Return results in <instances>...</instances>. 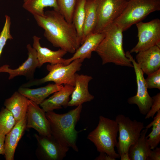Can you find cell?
I'll list each match as a JSON object with an SVG mask.
<instances>
[{"label":"cell","instance_id":"obj_1","mask_svg":"<svg viewBox=\"0 0 160 160\" xmlns=\"http://www.w3.org/2000/svg\"><path fill=\"white\" fill-rule=\"evenodd\" d=\"M33 17L44 30V36L54 47L73 54L80 46L81 41L73 24L68 22L59 11L48 10L42 16Z\"/></svg>","mask_w":160,"mask_h":160},{"label":"cell","instance_id":"obj_2","mask_svg":"<svg viewBox=\"0 0 160 160\" xmlns=\"http://www.w3.org/2000/svg\"><path fill=\"white\" fill-rule=\"evenodd\" d=\"M82 108V105H81L62 114L56 113L53 111L46 112L52 135L63 145L71 147L77 152L79 149L76 140L80 131H76L75 127L80 119Z\"/></svg>","mask_w":160,"mask_h":160},{"label":"cell","instance_id":"obj_3","mask_svg":"<svg viewBox=\"0 0 160 160\" xmlns=\"http://www.w3.org/2000/svg\"><path fill=\"white\" fill-rule=\"evenodd\" d=\"M123 31L114 23L103 31L105 36L95 51L101 58L103 65L112 63L118 65L133 67L123 48Z\"/></svg>","mask_w":160,"mask_h":160},{"label":"cell","instance_id":"obj_4","mask_svg":"<svg viewBox=\"0 0 160 160\" xmlns=\"http://www.w3.org/2000/svg\"><path fill=\"white\" fill-rule=\"evenodd\" d=\"M119 127L115 120L102 116L99 117L98 124L88 135L87 138L92 142L97 151L104 152L115 159L120 158L115 150L118 141Z\"/></svg>","mask_w":160,"mask_h":160},{"label":"cell","instance_id":"obj_5","mask_svg":"<svg viewBox=\"0 0 160 160\" xmlns=\"http://www.w3.org/2000/svg\"><path fill=\"white\" fill-rule=\"evenodd\" d=\"M83 62L80 59H77L66 65L63 63L48 64L46 69L49 72L46 76L41 79L30 80L21 86L29 87L49 81H53L58 85L69 84L74 86L75 74L81 70Z\"/></svg>","mask_w":160,"mask_h":160},{"label":"cell","instance_id":"obj_6","mask_svg":"<svg viewBox=\"0 0 160 160\" xmlns=\"http://www.w3.org/2000/svg\"><path fill=\"white\" fill-rule=\"evenodd\" d=\"M160 10V0H129L114 23L124 31L141 21L148 15Z\"/></svg>","mask_w":160,"mask_h":160},{"label":"cell","instance_id":"obj_7","mask_svg":"<svg viewBox=\"0 0 160 160\" xmlns=\"http://www.w3.org/2000/svg\"><path fill=\"white\" fill-rule=\"evenodd\" d=\"M115 120L118 124L119 132L116 147L120 156L128 154L130 147L136 143L144 127L143 122L135 119L132 120L122 114L117 115Z\"/></svg>","mask_w":160,"mask_h":160},{"label":"cell","instance_id":"obj_8","mask_svg":"<svg viewBox=\"0 0 160 160\" xmlns=\"http://www.w3.org/2000/svg\"><path fill=\"white\" fill-rule=\"evenodd\" d=\"M97 21L93 33L103 32L113 23L125 8L127 0H96Z\"/></svg>","mask_w":160,"mask_h":160},{"label":"cell","instance_id":"obj_9","mask_svg":"<svg viewBox=\"0 0 160 160\" xmlns=\"http://www.w3.org/2000/svg\"><path fill=\"white\" fill-rule=\"evenodd\" d=\"M138 41L130 52H138L155 46L160 47V20L156 18L149 22L140 21L136 24Z\"/></svg>","mask_w":160,"mask_h":160},{"label":"cell","instance_id":"obj_10","mask_svg":"<svg viewBox=\"0 0 160 160\" xmlns=\"http://www.w3.org/2000/svg\"><path fill=\"white\" fill-rule=\"evenodd\" d=\"M125 55L133 65L136 74L137 86L136 95L129 98L127 102L130 104H136L138 107L140 113L146 115L152 105L153 99L148 93V88L144 77V73L129 51H127Z\"/></svg>","mask_w":160,"mask_h":160},{"label":"cell","instance_id":"obj_11","mask_svg":"<svg viewBox=\"0 0 160 160\" xmlns=\"http://www.w3.org/2000/svg\"><path fill=\"white\" fill-rule=\"evenodd\" d=\"M37 141L36 154L41 160H62L69 150L62 145L52 135L50 136L35 134Z\"/></svg>","mask_w":160,"mask_h":160},{"label":"cell","instance_id":"obj_12","mask_svg":"<svg viewBox=\"0 0 160 160\" xmlns=\"http://www.w3.org/2000/svg\"><path fill=\"white\" fill-rule=\"evenodd\" d=\"M39 105L28 100V106L26 114V128H32L39 135L50 136L51 135L50 124L46 112Z\"/></svg>","mask_w":160,"mask_h":160},{"label":"cell","instance_id":"obj_13","mask_svg":"<svg viewBox=\"0 0 160 160\" xmlns=\"http://www.w3.org/2000/svg\"><path fill=\"white\" fill-rule=\"evenodd\" d=\"M28 51V57L24 62L18 68L12 69L8 65H4L0 67V73H5L9 74V80H11L19 76H24L28 79H33L34 74L37 68H39V62L37 59L36 49L30 44L27 45Z\"/></svg>","mask_w":160,"mask_h":160},{"label":"cell","instance_id":"obj_14","mask_svg":"<svg viewBox=\"0 0 160 160\" xmlns=\"http://www.w3.org/2000/svg\"><path fill=\"white\" fill-rule=\"evenodd\" d=\"M92 79L91 76L76 73L75 85L68 106H77L94 99V96L88 90L89 83Z\"/></svg>","mask_w":160,"mask_h":160},{"label":"cell","instance_id":"obj_15","mask_svg":"<svg viewBox=\"0 0 160 160\" xmlns=\"http://www.w3.org/2000/svg\"><path fill=\"white\" fill-rule=\"evenodd\" d=\"M105 36L104 32L92 33L90 34L86 38L81 46L76 50L72 57L65 59L63 64L67 65L77 59H80L83 62L86 59H90L92 52L95 51Z\"/></svg>","mask_w":160,"mask_h":160},{"label":"cell","instance_id":"obj_16","mask_svg":"<svg viewBox=\"0 0 160 160\" xmlns=\"http://www.w3.org/2000/svg\"><path fill=\"white\" fill-rule=\"evenodd\" d=\"M33 39L32 47L36 52L39 68L46 63H49L51 65L58 63L63 64L65 59L63 57L67 53L66 51L61 49L56 51H52L41 46L40 37L34 35Z\"/></svg>","mask_w":160,"mask_h":160},{"label":"cell","instance_id":"obj_17","mask_svg":"<svg viewBox=\"0 0 160 160\" xmlns=\"http://www.w3.org/2000/svg\"><path fill=\"white\" fill-rule=\"evenodd\" d=\"M137 53L136 61L144 73L148 75L160 68V47L155 46Z\"/></svg>","mask_w":160,"mask_h":160},{"label":"cell","instance_id":"obj_18","mask_svg":"<svg viewBox=\"0 0 160 160\" xmlns=\"http://www.w3.org/2000/svg\"><path fill=\"white\" fill-rule=\"evenodd\" d=\"M74 86L69 84L64 85L63 88L54 93L50 97L45 99L39 105L45 112L66 108L70 100Z\"/></svg>","mask_w":160,"mask_h":160},{"label":"cell","instance_id":"obj_19","mask_svg":"<svg viewBox=\"0 0 160 160\" xmlns=\"http://www.w3.org/2000/svg\"><path fill=\"white\" fill-rule=\"evenodd\" d=\"M26 117L17 122L6 135L4 141L5 158L6 160H14L15 150L26 128Z\"/></svg>","mask_w":160,"mask_h":160},{"label":"cell","instance_id":"obj_20","mask_svg":"<svg viewBox=\"0 0 160 160\" xmlns=\"http://www.w3.org/2000/svg\"><path fill=\"white\" fill-rule=\"evenodd\" d=\"M64 85L49 84L47 85L35 89L20 86L18 91L36 104L39 105L50 95L62 89Z\"/></svg>","mask_w":160,"mask_h":160},{"label":"cell","instance_id":"obj_21","mask_svg":"<svg viewBox=\"0 0 160 160\" xmlns=\"http://www.w3.org/2000/svg\"><path fill=\"white\" fill-rule=\"evenodd\" d=\"M28 100L18 91L15 92L10 97L5 100L4 105L12 113L17 122L26 117Z\"/></svg>","mask_w":160,"mask_h":160},{"label":"cell","instance_id":"obj_22","mask_svg":"<svg viewBox=\"0 0 160 160\" xmlns=\"http://www.w3.org/2000/svg\"><path fill=\"white\" fill-rule=\"evenodd\" d=\"M148 129L142 130L136 143L130 147L128 154L130 160H147L152 150L146 136Z\"/></svg>","mask_w":160,"mask_h":160},{"label":"cell","instance_id":"obj_23","mask_svg":"<svg viewBox=\"0 0 160 160\" xmlns=\"http://www.w3.org/2000/svg\"><path fill=\"white\" fill-rule=\"evenodd\" d=\"M96 0H86L85 6V16L81 45L86 38L93 33L97 21Z\"/></svg>","mask_w":160,"mask_h":160},{"label":"cell","instance_id":"obj_24","mask_svg":"<svg viewBox=\"0 0 160 160\" xmlns=\"http://www.w3.org/2000/svg\"><path fill=\"white\" fill-rule=\"evenodd\" d=\"M48 7L59 11L57 0H27L23 5V8L33 16L43 15L44 8Z\"/></svg>","mask_w":160,"mask_h":160},{"label":"cell","instance_id":"obj_25","mask_svg":"<svg viewBox=\"0 0 160 160\" xmlns=\"http://www.w3.org/2000/svg\"><path fill=\"white\" fill-rule=\"evenodd\" d=\"M86 0H77L73 11L72 23L81 41L85 19V6Z\"/></svg>","mask_w":160,"mask_h":160},{"label":"cell","instance_id":"obj_26","mask_svg":"<svg viewBox=\"0 0 160 160\" xmlns=\"http://www.w3.org/2000/svg\"><path fill=\"white\" fill-rule=\"evenodd\" d=\"M152 126V131L146 137L148 143L152 150L157 147L160 142V110L157 112L153 121L145 127L148 129Z\"/></svg>","mask_w":160,"mask_h":160},{"label":"cell","instance_id":"obj_27","mask_svg":"<svg viewBox=\"0 0 160 160\" xmlns=\"http://www.w3.org/2000/svg\"><path fill=\"white\" fill-rule=\"evenodd\" d=\"M12 113L7 108H2L0 111V134L6 135L17 123Z\"/></svg>","mask_w":160,"mask_h":160},{"label":"cell","instance_id":"obj_28","mask_svg":"<svg viewBox=\"0 0 160 160\" xmlns=\"http://www.w3.org/2000/svg\"><path fill=\"white\" fill-rule=\"evenodd\" d=\"M77 0H57L59 12L69 23H72L73 14Z\"/></svg>","mask_w":160,"mask_h":160},{"label":"cell","instance_id":"obj_29","mask_svg":"<svg viewBox=\"0 0 160 160\" xmlns=\"http://www.w3.org/2000/svg\"><path fill=\"white\" fill-rule=\"evenodd\" d=\"M5 23L0 34V57L7 41L13 39L10 31L11 18L7 15H5Z\"/></svg>","mask_w":160,"mask_h":160},{"label":"cell","instance_id":"obj_30","mask_svg":"<svg viewBox=\"0 0 160 160\" xmlns=\"http://www.w3.org/2000/svg\"><path fill=\"white\" fill-rule=\"evenodd\" d=\"M145 81L148 88L160 90V68L148 75Z\"/></svg>","mask_w":160,"mask_h":160},{"label":"cell","instance_id":"obj_31","mask_svg":"<svg viewBox=\"0 0 160 160\" xmlns=\"http://www.w3.org/2000/svg\"><path fill=\"white\" fill-rule=\"evenodd\" d=\"M152 98V104L150 110L146 115L145 119L153 118L155 114L160 110V93H157Z\"/></svg>","mask_w":160,"mask_h":160},{"label":"cell","instance_id":"obj_32","mask_svg":"<svg viewBox=\"0 0 160 160\" xmlns=\"http://www.w3.org/2000/svg\"><path fill=\"white\" fill-rule=\"evenodd\" d=\"M160 148L157 147L151 150L147 160H160Z\"/></svg>","mask_w":160,"mask_h":160},{"label":"cell","instance_id":"obj_33","mask_svg":"<svg viewBox=\"0 0 160 160\" xmlns=\"http://www.w3.org/2000/svg\"><path fill=\"white\" fill-rule=\"evenodd\" d=\"M95 160H116L113 157L104 152L100 153V155L95 159Z\"/></svg>","mask_w":160,"mask_h":160},{"label":"cell","instance_id":"obj_34","mask_svg":"<svg viewBox=\"0 0 160 160\" xmlns=\"http://www.w3.org/2000/svg\"><path fill=\"white\" fill-rule=\"evenodd\" d=\"M5 135L2 133L0 134V155H4V141Z\"/></svg>","mask_w":160,"mask_h":160},{"label":"cell","instance_id":"obj_35","mask_svg":"<svg viewBox=\"0 0 160 160\" xmlns=\"http://www.w3.org/2000/svg\"><path fill=\"white\" fill-rule=\"evenodd\" d=\"M120 158L121 160H130L128 154L122 155L120 156Z\"/></svg>","mask_w":160,"mask_h":160},{"label":"cell","instance_id":"obj_36","mask_svg":"<svg viewBox=\"0 0 160 160\" xmlns=\"http://www.w3.org/2000/svg\"><path fill=\"white\" fill-rule=\"evenodd\" d=\"M27 0H23L24 2L25 1Z\"/></svg>","mask_w":160,"mask_h":160},{"label":"cell","instance_id":"obj_37","mask_svg":"<svg viewBox=\"0 0 160 160\" xmlns=\"http://www.w3.org/2000/svg\"><path fill=\"white\" fill-rule=\"evenodd\" d=\"M127 1H128L129 0H127Z\"/></svg>","mask_w":160,"mask_h":160}]
</instances>
